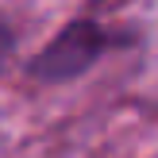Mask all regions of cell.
<instances>
[{
  "label": "cell",
  "instance_id": "cell-2",
  "mask_svg": "<svg viewBox=\"0 0 158 158\" xmlns=\"http://www.w3.org/2000/svg\"><path fill=\"white\" fill-rule=\"evenodd\" d=\"M12 58H15V31L0 19V73L8 69V62H12Z\"/></svg>",
  "mask_w": 158,
  "mask_h": 158
},
{
  "label": "cell",
  "instance_id": "cell-1",
  "mask_svg": "<svg viewBox=\"0 0 158 158\" xmlns=\"http://www.w3.org/2000/svg\"><path fill=\"white\" fill-rule=\"evenodd\" d=\"M112 46V31H104L97 19H73L27 62V73L43 85H62L93 69Z\"/></svg>",
  "mask_w": 158,
  "mask_h": 158
}]
</instances>
